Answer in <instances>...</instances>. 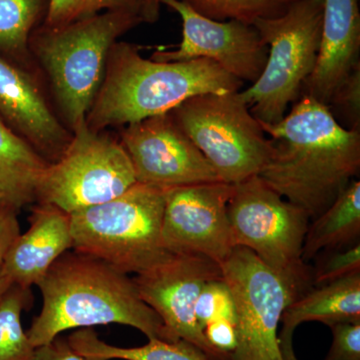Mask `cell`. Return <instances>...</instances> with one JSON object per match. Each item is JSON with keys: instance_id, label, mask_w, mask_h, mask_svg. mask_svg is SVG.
<instances>
[{"instance_id": "8", "label": "cell", "mask_w": 360, "mask_h": 360, "mask_svg": "<svg viewBox=\"0 0 360 360\" xmlns=\"http://www.w3.org/2000/svg\"><path fill=\"white\" fill-rule=\"evenodd\" d=\"M220 181L238 184L260 174L272 155V142L238 92L191 97L170 111Z\"/></svg>"}, {"instance_id": "10", "label": "cell", "mask_w": 360, "mask_h": 360, "mask_svg": "<svg viewBox=\"0 0 360 360\" xmlns=\"http://www.w3.org/2000/svg\"><path fill=\"white\" fill-rule=\"evenodd\" d=\"M219 266L236 304L238 343L229 360H284L277 331L295 291L245 248H234Z\"/></svg>"}, {"instance_id": "5", "label": "cell", "mask_w": 360, "mask_h": 360, "mask_svg": "<svg viewBox=\"0 0 360 360\" xmlns=\"http://www.w3.org/2000/svg\"><path fill=\"white\" fill-rule=\"evenodd\" d=\"M165 191L134 184L108 202L70 213L72 248L137 274L167 250L161 245Z\"/></svg>"}, {"instance_id": "21", "label": "cell", "mask_w": 360, "mask_h": 360, "mask_svg": "<svg viewBox=\"0 0 360 360\" xmlns=\"http://www.w3.org/2000/svg\"><path fill=\"white\" fill-rule=\"evenodd\" d=\"M84 360H214L188 341L148 340L137 347H120L101 340L91 328L77 329L68 338Z\"/></svg>"}, {"instance_id": "25", "label": "cell", "mask_w": 360, "mask_h": 360, "mask_svg": "<svg viewBox=\"0 0 360 360\" xmlns=\"http://www.w3.org/2000/svg\"><path fill=\"white\" fill-rule=\"evenodd\" d=\"M143 6L144 0H49L44 22L40 25L63 27L108 11H124L142 18Z\"/></svg>"}, {"instance_id": "27", "label": "cell", "mask_w": 360, "mask_h": 360, "mask_svg": "<svg viewBox=\"0 0 360 360\" xmlns=\"http://www.w3.org/2000/svg\"><path fill=\"white\" fill-rule=\"evenodd\" d=\"M328 108L341 127L360 130V63L336 86Z\"/></svg>"}, {"instance_id": "12", "label": "cell", "mask_w": 360, "mask_h": 360, "mask_svg": "<svg viewBox=\"0 0 360 360\" xmlns=\"http://www.w3.org/2000/svg\"><path fill=\"white\" fill-rule=\"evenodd\" d=\"M120 141L131 161L137 184L167 191L220 181L172 112L125 125Z\"/></svg>"}, {"instance_id": "29", "label": "cell", "mask_w": 360, "mask_h": 360, "mask_svg": "<svg viewBox=\"0 0 360 360\" xmlns=\"http://www.w3.org/2000/svg\"><path fill=\"white\" fill-rule=\"evenodd\" d=\"M329 328L333 342L324 360H360V322H341Z\"/></svg>"}, {"instance_id": "2", "label": "cell", "mask_w": 360, "mask_h": 360, "mask_svg": "<svg viewBox=\"0 0 360 360\" xmlns=\"http://www.w3.org/2000/svg\"><path fill=\"white\" fill-rule=\"evenodd\" d=\"M37 286L42 307L26 333L34 348L70 329L108 324L130 326L148 340L174 342L160 316L139 297L129 274L98 258L65 252Z\"/></svg>"}, {"instance_id": "6", "label": "cell", "mask_w": 360, "mask_h": 360, "mask_svg": "<svg viewBox=\"0 0 360 360\" xmlns=\"http://www.w3.org/2000/svg\"><path fill=\"white\" fill-rule=\"evenodd\" d=\"M322 15L323 0H296L281 15L253 23L269 56L257 82L239 94L258 122L276 124L302 97L319 58Z\"/></svg>"}, {"instance_id": "16", "label": "cell", "mask_w": 360, "mask_h": 360, "mask_svg": "<svg viewBox=\"0 0 360 360\" xmlns=\"http://www.w3.org/2000/svg\"><path fill=\"white\" fill-rule=\"evenodd\" d=\"M359 0H323L321 46L302 96L328 106L338 84L360 63Z\"/></svg>"}, {"instance_id": "7", "label": "cell", "mask_w": 360, "mask_h": 360, "mask_svg": "<svg viewBox=\"0 0 360 360\" xmlns=\"http://www.w3.org/2000/svg\"><path fill=\"white\" fill-rule=\"evenodd\" d=\"M227 217L234 248L255 253L298 296L312 288V271L302 258L310 220L305 210L255 175L233 184Z\"/></svg>"}, {"instance_id": "15", "label": "cell", "mask_w": 360, "mask_h": 360, "mask_svg": "<svg viewBox=\"0 0 360 360\" xmlns=\"http://www.w3.org/2000/svg\"><path fill=\"white\" fill-rule=\"evenodd\" d=\"M0 115L49 163L63 155L72 139L45 98L32 71L0 54Z\"/></svg>"}, {"instance_id": "13", "label": "cell", "mask_w": 360, "mask_h": 360, "mask_svg": "<svg viewBox=\"0 0 360 360\" xmlns=\"http://www.w3.org/2000/svg\"><path fill=\"white\" fill-rule=\"evenodd\" d=\"M233 186L222 181L165 191L161 245L174 253H193L222 264L231 255L227 205Z\"/></svg>"}, {"instance_id": "32", "label": "cell", "mask_w": 360, "mask_h": 360, "mask_svg": "<svg viewBox=\"0 0 360 360\" xmlns=\"http://www.w3.org/2000/svg\"><path fill=\"white\" fill-rule=\"evenodd\" d=\"M33 360H84L68 343V338H56L49 345L35 348Z\"/></svg>"}, {"instance_id": "11", "label": "cell", "mask_w": 360, "mask_h": 360, "mask_svg": "<svg viewBox=\"0 0 360 360\" xmlns=\"http://www.w3.org/2000/svg\"><path fill=\"white\" fill-rule=\"evenodd\" d=\"M220 277L219 264L210 258L167 251L132 281L142 302L160 316L172 340L188 341L214 360H229L208 343L194 312L203 286Z\"/></svg>"}, {"instance_id": "20", "label": "cell", "mask_w": 360, "mask_h": 360, "mask_svg": "<svg viewBox=\"0 0 360 360\" xmlns=\"http://www.w3.org/2000/svg\"><path fill=\"white\" fill-rule=\"evenodd\" d=\"M360 181L354 179L328 208L309 225L302 258L314 259L319 253L340 250L359 243Z\"/></svg>"}, {"instance_id": "19", "label": "cell", "mask_w": 360, "mask_h": 360, "mask_svg": "<svg viewBox=\"0 0 360 360\" xmlns=\"http://www.w3.org/2000/svg\"><path fill=\"white\" fill-rule=\"evenodd\" d=\"M49 162L0 118V202L14 210L37 202Z\"/></svg>"}, {"instance_id": "9", "label": "cell", "mask_w": 360, "mask_h": 360, "mask_svg": "<svg viewBox=\"0 0 360 360\" xmlns=\"http://www.w3.org/2000/svg\"><path fill=\"white\" fill-rule=\"evenodd\" d=\"M131 161L120 141L86 122L72 132L63 155L49 163L37 187V202L63 212L108 202L136 184Z\"/></svg>"}, {"instance_id": "3", "label": "cell", "mask_w": 360, "mask_h": 360, "mask_svg": "<svg viewBox=\"0 0 360 360\" xmlns=\"http://www.w3.org/2000/svg\"><path fill=\"white\" fill-rule=\"evenodd\" d=\"M243 84L210 59L155 61L142 58L136 45L116 41L86 124L97 131L123 127L170 112L191 97L238 92Z\"/></svg>"}, {"instance_id": "17", "label": "cell", "mask_w": 360, "mask_h": 360, "mask_svg": "<svg viewBox=\"0 0 360 360\" xmlns=\"http://www.w3.org/2000/svg\"><path fill=\"white\" fill-rule=\"evenodd\" d=\"M72 245L70 213L37 202L30 217V227L11 246L1 269L11 283L30 290Z\"/></svg>"}, {"instance_id": "30", "label": "cell", "mask_w": 360, "mask_h": 360, "mask_svg": "<svg viewBox=\"0 0 360 360\" xmlns=\"http://www.w3.org/2000/svg\"><path fill=\"white\" fill-rule=\"evenodd\" d=\"M203 331L208 343L229 360L238 343L236 323L229 319H219L208 323Z\"/></svg>"}, {"instance_id": "23", "label": "cell", "mask_w": 360, "mask_h": 360, "mask_svg": "<svg viewBox=\"0 0 360 360\" xmlns=\"http://www.w3.org/2000/svg\"><path fill=\"white\" fill-rule=\"evenodd\" d=\"M30 290L13 284L0 300V360H33L35 348L21 324Z\"/></svg>"}, {"instance_id": "33", "label": "cell", "mask_w": 360, "mask_h": 360, "mask_svg": "<svg viewBox=\"0 0 360 360\" xmlns=\"http://www.w3.org/2000/svg\"><path fill=\"white\" fill-rule=\"evenodd\" d=\"M161 0H144L143 22L155 23L160 18Z\"/></svg>"}, {"instance_id": "26", "label": "cell", "mask_w": 360, "mask_h": 360, "mask_svg": "<svg viewBox=\"0 0 360 360\" xmlns=\"http://www.w3.org/2000/svg\"><path fill=\"white\" fill-rule=\"evenodd\" d=\"M194 312L202 329L210 322L219 319H229L236 323L233 296L224 277L210 281L203 286L196 300Z\"/></svg>"}, {"instance_id": "1", "label": "cell", "mask_w": 360, "mask_h": 360, "mask_svg": "<svg viewBox=\"0 0 360 360\" xmlns=\"http://www.w3.org/2000/svg\"><path fill=\"white\" fill-rule=\"evenodd\" d=\"M260 124L274 149L258 176L310 219L328 208L359 174L360 130L341 127L328 106L311 96L300 97L276 124Z\"/></svg>"}, {"instance_id": "22", "label": "cell", "mask_w": 360, "mask_h": 360, "mask_svg": "<svg viewBox=\"0 0 360 360\" xmlns=\"http://www.w3.org/2000/svg\"><path fill=\"white\" fill-rule=\"evenodd\" d=\"M49 0H0V54L33 70L30 42L42 22Z\"/></svg>"}, {"instance_id": "18", "label": "cell", "mask_w": 360, "mask_h": 360, "mask_svg": "<svg viewBox=\"0 0 360 360\" xmlns=\"http://www.w3.org/2000/svg\"><path fill=\"white\" fill-rule=\"evenodd\" d=\"M311 321L328 328L341 322H360V272L297 296L283 311L281 333L293 335L298 326Z\"/></svg>"}, {"instance_id": "14", "label": "cell", "mask_w": 360, "mask_h": 360, "mask_svg": "<svg viewBox=\"0 0 360 360\" xmlns=\"http://www.w3.org/2000/svg\"><path fill=\"white\" fill-rule=\"evenodd\" d=\"M175 11L182 20V40L174 51H155V61L210 59L241 82L253 84L262 75L269 47L257 28L238 20H210L180 0H161V6Z\"/></svg>"}, {"instance_id": "31", "label": "cell", "mask_w": 360, "mask_h": 360, "mask_svg": "<svg viewBox=\"0 0 360 360\" xmlns=\"http://www.w3.org/2000/svg\"><path fill=\"white\" fill-rule=\"evenodd\" d=\"M18 212L11 206L0 202V266L21 233Z\"/></svg>"}, {"instance_id": "28", "label": "cell", "mask_w": 360, "mask_h": 360, "mask_svg": "<svg viewBox=\"0 0 360 360\" xmlns=\"http://www.w3.org/2000/svg\"><path fill=\"white\" fill-rule=\"evenodd\" d=\"M326 252V257L319 259L316 269L312 271V284L314 286L323 285L359 274V243Z\"/></svg>"}, {"instance_id": "35", "label": "cell", "mask_w": 360, "mask_h": 360, "mask_svg": "<svg viewBox=\"0 0 360 360\" xmlns=\"http://www.w3.org/2000/svg\"><path fill=\"white\" fill-rule=\"evenodd\" d=\"M11 285H13V283L9 281L8 277L4 274V270L0 266V300H1L2 296L6 295V291L9 290Z\"/></svg>"}, {"instance_id": "4", "label": "cell", "mask_w": 360, "mask_h": 360, "mask_svg": "<svg viewBox=\"0 0 360 360\" xmlns=\"http://www.w3.org/2000/svg\"><path fill=\"white\" fill-rule=\"evenodd\" d=\"M141 23L137 14L108 11L63 27L39 25L33 32V61L46 75L61 120L71 132L86 122L111 47Z\"/></svg>"}, {"instance_id": "34", "label": "cell", "mask_w": 360, "mask_h": 360, "mask_svg": "<svg viewBox=\"0 0 360 360\" xmlns=\"http://www.w3.org/2000/svg\"><path fill=\"white\" fill-rule=\"evenodd\" d=\"M292 336L290 333H279V345L284 360H298L293 350Z\"/></svg>"}, {"instance_id": "24", "label": "cell", "mask_w": 360, "mask_h": 360, "mask_svg": "<svg viewBox=\"0 0 360 360\" xmlns=\"http://www.w3.org/2000/svg\"><path fill=\"white\" fill-rule=\"evenodd\" d=\"M210 20H238L252 25L257 20L276 18L296 0H180Z\"/></svg>"}]
</instances>
